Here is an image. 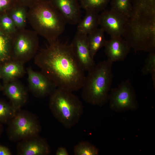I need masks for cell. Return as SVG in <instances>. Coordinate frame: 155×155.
I'll return each mask as SVG.
<instances>
[{"label":"cell","mask_w":155,"mask_h":155,"mask_svg":"<svg viewBox=\"0 0 155 155\" xmlns=\"http://www.w3.org/2000/svg\"><path fill=\"white\" fill-rule=\"evenodd\" d=\"M100 15L94 10L86 11L85 15L77 24V33L88 35L98 28Z\"/></svg>","instance_id":"obj_17"},{"label":"cell","mask_w":155,"mask_h":155,"mask_svg":"<svg viewBox=\"0 0 155 155\" xmlns=\"http://www.w3.org/2000/svg\"><path fill=\"white\" fill-rule=\"evenodd\" d=\"M7 134L10 140L19 142L39 135L41 126L38 118L28 111L20 109L7 123Z\"/></svg>","instance_id":"obj_6"},{"label":"cell","mask_w":155,"mask_h":155,"mask_svg":"<svg viewBox=\"0 0 155 155\" xmlns=\"http://www.w3.org/2000/svg\"><path fill=\"white\" fill-rule=\"evenodd\" d=\"M143 75H151L154 86H155V52L149 53L145 60V64L142 69Z\"/></svg>","instance_id":"obj_25"},{"label":"cell","mask_w":155,"mask_h":155,"mask_svg":"<svg viewBox=\"0 0 155 155\" xmlns=\"http://www.w3.org/2000/svg\"><path fill=\"white\" fill-rule=\"evenodd\" d=\"M18 3L29 8L42 0H17Z\"/></svg>","instance_id":"obj_28"},{"label":"cell","mask_w":155,"mask_h":155,"mask_svg":"<svg viewBox=\"0 0 155 155\" xmlns=\"http://www.w3.org/2000/svg\"><path fill=\"white\" fill-rule=\"evenodd\" d=\"M35 64L55 84L72 92L81 89L85 71L71 50L70 44L58 40L49 43L35 56Z\"/></svg>","instance_id":"obj_1"},{"label":"cell","mask_w":155,"mask_h":155,"mask_svg":"<svg viewBox=\"0 0 155 155\" xmlns=\"http://www.w3.org/2000/svg\"><path fill=\"white\" fill-rule=\"evenodd\" d=\"M18 3L17 0H0V15L7 13Z\"/></svg>","instance_id":"obj_27"},{"label":"cell","mask_w":155,"mask_h":155,"mask_svg":"<svg viewBox=\"0 0 155 155\" xmlns=\"http://www.w3.org/2000/svg\"><path fill=\"white\" fill-rule=\"evenodd\" d=\"M38 45V35L33 30H17L11 37V60L24 64L35 56Z\"/></svg>","instance_id":"obj_7"},{"label":"cell","mask_w":155,"mask_h":155,"mask_svg":"<svg viewBox=\"0 0 155 155\" xmlns=\"http://www.w3.org/2000/svg\"><path fill=\"white\" fill-rule=\"evenodd\" d=\"M132 11L123 36L135 52H155V0H131Z\"/></svg>","instance_id":"obj_2"},{"label":"cell","mask_w":155,"mask_h":155,"mask_svg":"<svg viewBox=\"0 0 155 155\" xmlns=\"http://www.w3.org/2000/svg\"><path fill=\"white\" fill-rule=\"evenodd\" d=\"M17 111L10 103L0 101V122L8 123Z\"/></svg>","instance_id":"obj_24"},{"label":"cell","mask_w":155,"mask_h":155,"mask_svg":"<svg viewBox=\"0 0 155 155\" xmlns=\"http://www.w3.org/2000/svg\"><path fill=\"white\" fill-rule=\"evenodd\" d=\"M27 20L33 30L49 43L58 40L66 24L49 0H42L29 8Z\"/></svg>","instance_id":"obj_3"},{"label":"cell","mask_w":155,"mask_h":155,"mask_svg":"<svg viewBox=\"0 0 155 155\" xmlns=\"http://www.w3.org/2000/svg\"><path fill=\"white\" fill-rule=\"evenodd\" d=\"M7 61L0 67V76L6 83L17 80L24 75V63L12 60Z\"/></svg>","instance_id":"obj_16"},{"label":"cell","mask_w":155,"mask_h":155,"mask_svg":"<svg viewBox=\"0 0 155 155\" xmlns=\"http://www.w3.org/2000/svg\"><path fill=\"white\" fill-rule=\"evenodd\" d=\"M75 155H98V148L89 142L82 141L75 145L73 148Z\"/></svg>","instance_id":"obj_22"},{"label":"cell","mask_w":155,"mask_h":155,"mask_svg":"<svg viewBox=\"0 0 155 155\" xmlns=\"http://www.w3.org/2000/svg\"><path fill=\"white\" fill-rule=\"evenodd\" d=\"M27 71L29 89L36 97L42 98L50 96L57 88L42 72L35 71L30 67Z\"/></svg>","instance_id":"obj_9"},{"label":"cell","mask_w":155,"mask_h":155,"mask_svg":"<svg viewBox=\"0 0 155 155\" xmlns=\"http://www.w3.org/2000/svg\"><path fill=\"white\" fill-rule=\"evenodd\" d=\"M11 37L0 29V61L11 60Z\"/></svg>","instance_id":"obj_21"},{"label":"cell","mask_w":155,"mask_h":155,"mask_svg":"<svg viewBox=\"0 0 155 155\" xmlns=\"http://www.w3.org/2000/svg\"><path fill=\"white\" fill-rule=\"evenodd\" d=\"M108 102L110 108L117 112L134 111L137 108L135 92L129 79L122 81L117 87L111 88Z\"/></svg>","instance_id":"obj_8"},{"label":"cell","mask_w":155,"mask_h":155,"mask_svg":"<svg viewBox=\"0 0 155 155\" xmlns=\"http://www.w3.org/2000/svg\"><path fill=\"white\" fill-rule=\"evenodd\" d=\"M72 91L57 87L49 96V108L55 118L66 128L77 124L83 115L82 102Z\"/></svg>","instance_id":"obj_5"},{"label":"cell","mask_w":155,"mask_h":155,"mask_svg":"<svg viewBox=\"0 0 155 155\" xmlns=\"http://www.w3.org/2000/svg\"><path fill=\"white\" fill-rule=\"evenodd\" d=\"M81 7L86 11L94 10L98 13L105 10L110 0H78Z\"/></svg>","instance_id":"obj_23"},{"label":"cell","mask_w":155,"mask_h":155,"mask_svg":"<svg viewBox=\"0 0 155 155\" xmlns=\"http://www.w3.org/2000/svg\"><path fill=\"white\" fill-rule=\"evenodd\" d=\"M104 47L107 59L112 63L124 60L131 48L126 40L121 37L111 38L107 40Z\"/></svg>","instance_id":"obj_14"},{"label":"cell","mask_w":155,"mask_h":155,"mask_svg":"<svg viewBox=\"0 0 155 155\" xmlns=\"http://www.w3.org/2000/svg\"><path fill=\"white\" fill-rule=\"evenodd\" d=\"M113 63L104 60L88 72L81 89L82 98L87 103L101 107L108 102L113 78Z\"/></svg>","instance_id":"obj_4"},{"label":"cell","mask_w":155,"mask_h":155,"mask_svg":"<svg viewBox=\"0 0 155 155\" xmlns=\"http://www.w3.org/2000/svg\"></svg>","instance_id":"obj_32"},{"label":"cell","mask_w":155,"mask_h":155,"mask_svg":"<svg viewBox=\"0 0 155 155\" xmlns=\"http://www.w3.org/2000/svg\"><path fill=\"white\" fill-rule=\"evenodd\" d=\"M61 13L66 24H77L81 19L78 0H49Z\"/></svg>","instance_id":"obj_12"},{"label":"cell","mask_w":155,"mask_h":155,"mask_svg":"<svg viewBox=\"0 0 155 155\" xmlns=\"http://www.w3.org/2000/svg\"><path fill=\"white\" fill-rule=\"evenodd\" d=\"M3 89L11 104L17 111L26 103L28 98L27 90L17 80L6 83Z\"/></svg>","instance_id":"obj_15"},{"label":"cell","mask_w":155,"mask_h":155,"mask_svg":"<svg viewBox=\"0 0 155 155\" xmlns=\"http://www.w3.org/2000/svg\"><path fill=\"white\" fill-rule=\"evenodd\" d=\"M3 130V127L0 122V136L1 135Z\"/></svg>","instance_id":"obj_31"},{"label":"cell","mask_w":155,"mask_h":155,"mask_svg":"<svg viewBox=\"0 0 155 155\" xmlns=\"http://www.w3.org/2000/svg\"><path fill=\"white\" fill-rule=\"evenodd\" d=\"M17 151L20 155H48L51 152L46 140L39 135L19 141Z\"/></svg>","instance_id":"obj_13"},{"label":"cell","mask_w":155,"mask_h":155,"mask_svg":"<svg viewBox=\"0 0 155 155\" xmlns=\"http://www.w3.org/2000/svg\"><path fill=\"white\" fill-rule=\"evenodd\" d=\"M10 150L7 147L0 145V155H11Z\"/></svg>","instance_id":"obj_30"},{"label":"cell","mask_w":155,"mask_h":155,"mask_svg":"<svg viewBox=\"0 0 155 155\" xmlns=\"http://www.w3.org/2000/svg\"><path fill=\"white\" fill-rule=\"evenodd\" d=\"M0 29L12 36L17 29L12 20L6 13L0 15Z\"/></svg>","instance_id":"obj_26"},{"label":"cell","mask_w":155,"mask_h":155,"mask_svg":"<svg viewBox=\"0 0 155 155\" xmlns=\"http://www.w3.org/2000/svg\"><path fill=\"white\" fill-rule=\"evenodd\" d=\"M28 8L18 3L7 12L18 30L25 28Z\"/></svg>","instance_id":"obj_18"},{"label":"cell","mask_w":155,"mask_h":155,"mask_svg":"<svg viewBox=\"0 0 155 155\" xmlns=\"http://www.w3.org/2000/svg\"><path fill=\"white\" fill-rule=\"evenodd\" d=\"M112 10L120 14L127 20L132 11L131 0H111Z\"/></svg>","instance_id":"obj_20"},{"label":"cell","mask_w":155,"mask_h":155,"mask_svg":"<svg viewBox=\"0 0 155 155\" xmlns=\"http://www.w3.org/2000/svg\"><path fill=\"white\" fill-rule=\"evenodd\" d=\"M127 21L123 16L111 9L104 10L100 15L99 26L111 38L123 35Z\"/></svg>","instance_id":"obj_10"},{"label":"cell","mask_w":155,"mask_h":155,"mask_svg":"<svg viewBox=\"0 0 155 155\" xmlns=\"http://www.w3.org/2000/svg\"><path fill=\"white\" fill-rule=\"evenodd\" d=\"M104 32L100 28L87 35L88 45L92 57L94 58L98 51L105 46L107 40Z\"/></svg>","instance_id":"obj_19"},{"label":"cell","mask_w":155,"mask_h":155,"mask_svg":"<svg viewBox=\"0 0 155 155\" xmlns=\"http://www.w3.org/2000/svg\"><path fill=\"white\" fill-rule=\"evenodd\" d=\"M76 59L83 70L88 72L96 65L91 55L87 35L76 33L70 44Z\"/></svg>","instance_id":"obj_11"},{"label":"cell","mask_w":155,"mask_h":155,"mask_svg":"<svg viewBox=\"0 0 155 155\" xmlns=\"http://www.w3.org/2000/svg\"><path fill=\"white\" fill-rule=\"evenodd\" d=\"M56 155H68L69 153L66 148L63 147H59L55 152Z\"/></svg>","instance_id":"obj_29"}]
</instances>
